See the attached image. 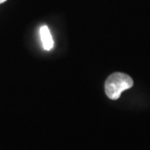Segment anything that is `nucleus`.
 Returning a JSON list of instances; mask_svg holds the SVG:
<instances>
[{
  "label": "nucleus",
  "mask_w": 150,
  "mask_h": 150,
  "mask_svg": "<svg viewBox=\"0 0 150 150\" xmlns=\"http://www.w3.org/2000/svg\"><path fill=\"white\" fill-rule=\"evenodd\" d=\"M134 80L129 75L123 73H113L105 82V93L112 100L119 98L123 91L132 88Z\"/></svg>",
  "instance_id": "1"
},
{
  "label": "nucleus",
  "mask_w": 150,
  "mask_h": 150,
  "mask_svg": "<svg viewBox=\"0 0 150 150\" xmlns=\"http://www.w3.org/2000/svg\"><path fill=\"white\" fill-rule=\"evenodd\" d=\"M40 37L44 49L50 50L54 47V40L52 38L50 31L47 26H43L40 28Z\"/></svg>",
  "instance_id": "2"
},
{
  "label": "nucleus",
  "mask_w": 150,
  "mask_h": 150,
  "mask_svg": "<svg viewBox=\"0 0 150 150\" xmlns=\"http://www.w3.org/2000/svg\"><path fill=\"white\" fill-rule=\"evenodd\" d=\"M6 1H7V0H0V4H3V3H4Z\"/></svg>",
  "instance_id": "3"
}]
</instances>
